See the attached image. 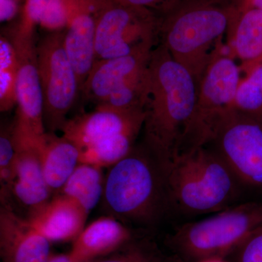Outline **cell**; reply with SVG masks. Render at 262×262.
<instances>
[{"mask_svg":"<svg viewBox=\"0 0 262 262\" xmlns=\"http://www.w3.org/2000/svg\"><path fill=\"white\" fill-rule=\"evenodd\" d=\"M198 83L163 45L151 52L142 145L166 173L192 117Z\"/></svg>","mask_w":262,"mask_h":262,"instance_id":"1","label":"cell"},{"mask_svg":"<svg viewBox=\"0 0 262 262\" xmlns=\"http://www.w3.org/2000/svg\"><path fill=\"white\" fill-rule=\"evenodd\" d=\"M158 40L172 57L185 67L199 82L202 75L222 48L221 39L228 32L235 13L224 0H176L160 8Z\"/></svg>","mask_w":262,"mask_h":262,"instance_id":"2","label":"cell"},{"mask_svg":"<svg viewBox=\"0 0 262 262\" xmlns=\"http://www.w3.org/2000/svg\"><path fill=\"white\" fill-rule=\"evenodd\" d=\"M170 211L211 214L243 202L246 192L229 165L208 146L176 155L165 173Z\"/></svg>","mask_w":262,"mask_h":262,"instance_id":"3","label":"cell"},{"mask_svg":"<svg viewBox=\"0 0 262 262\" xmlns=\"http://www.w3.org/2000/svg\"><path fill=\"white\" fill-rule=\"evenodd\" d=\"M106 211L123 223L148 227L169 208L165 173L144 146H134L111 167L102 198Z\"/></svg>","mask_w":262,"mask_h":262,"instance_id":"4","label":"cell"},{"mask_svg":"<svg viewBox=\"0 0 262 262\" xmlns=\"http://www.w3.org/2000/svg\"><path fill=\"white\" fill-rule=\"evenodd\" d=\"M261 227L262 201H243L203 220L179 226L167 244L177 262L226 258Z\"/></svg>","mask_w":262,"mask_h":262,"instance_id":"5","label":"cell"},{"mask_svg":"<svg viewBox=\"0 0 262 262\" xmlns=\"http://www.w3.org/2000/svg\"><path fill=\"white\" fill-rule=\"evenodd\" d=\"M239 83L238 67L221 48L198 82L195 106L177 155L211 142L224 117L234 106Z\"/></svg>","mask_w":262,"mask_h":262,"instance_id":"6","label":"cell"},{"mask_svg":"<svg viewBox=\"0 0 262 262\" xmlns=\"http://www.w3.org/2000/svg\"><path fill=\"white\" fill-rule=\"evenodd\" d=\"M206 146L223 158L246 192L262 194L261 117L234 106Z\"/></svg>","mask_w":262,"mask_h":262,"instance_id":"7","label":"cell"},{"mask_svg":"<svg viewBox=\"0 0 262 262\" xmlns=\"http://www.w3.org/2000/svg\"><path fill=\"white\" fill-rule=\"evenodd\" d=\"M65 32H52L37 45L46 132L61 130L80 90L78 78L64 47Z\"/></svg>","mask_w":262,"mask_h":262,"instance_id":"8","label":"cell"},{"mask_svg":"<svg viewBox=\"0 0 262 262\" xmlns=\"http://www.w3.org/2000/svg\"><path fill=\"white\" fill-rule=\"evenodd\" d=\"M158 40V17L149 8L108 0L96 15V61L127 56Z\"/></svg>","mask_w":262,"mask_h":262,"instance_id":"9","label":"cell"},{"mask_svg":"<svg viewBox=\"0 0 262 262\" xmlns=\"http://www.w3.org/2000/svg\"><path fill=\"white\" fill-rule=\"evenodd\" d=\"M35 26L21 19L12 32L17 59V116L14 130L21 139L37 142L46 133L43 120V97L39 67L37 44L34 41Z\"/></svg>","mask_w":262,"mask_h":262,"instance_id":"10","label":"cell"},{"mask_svg":"<svg viewBox=\"0 0 262 262\" xmlns=\"http://www.w3.org/2000/svg\"><path fill=\"white\" fill-rule=\"evenodd\" d=\"M145 111H124L107 106H96L91 113L67 120L62 127L63 136L80 150L96 141L117 135L142 130Z\"/></svg>","mask_w":262,"mask_h":262,"instance_id":"11","label":"cell"},{"mask_svg":"<svg viewBox=\"0 0 262 262\" xmlns=\"http://www.w3.org/2000/svg\"><path fill=\"white\" fill-rule=\"evenodd\" d=\"M15 137L17 156L14 173L9 186L1 190V198L11 196L18 204L28 210L29 216L51 200L53 190L46 182L36 144L20 139L15 134Z\"/></svg>","mask_w":262,"mask_h":262,"instance_id":"12","label":"cell"},{"mask_svg":"<svg viewBox=\"0 0 262 262\" xmlns=\"http://www.w3.org/2000/svg\"><path fill=\"white\" fill-rule=\"evenodd\" d=\"M51 242L27 218L2 202L0 208V256L2 262H46Z\"/></svg>","mask_w":262,"mask_h":262,"instance_id":"13","label":"cell"},{"mask_svg":"<svg viewBox=\"0 0 262 262\" xmlns=\"http://www.w3.org/2000/svg\"><path fill=\"white\" fill-rule=\"evenodd\" d=\"M153 47L146 46L127 56L95 62L82 90L84 96L96 105L102 103L147 70Z\"/></svg>","mask_w":262,"mask_h":262,"instance_id":"14","label":"cell"},{"mask_svg":"<svg viewBox=\"0 0 262 262\" xmlns=\"http://www.w3.org/2000/svg\"><path fill=\"white\" fill-rule=\"evenodd\" d=\"M107 1L83 0L66 27L65 50L77 73L80 91L96 62V15Z\"/></svg>","mask_w":262,"mask_h":262,"instance_id":"15","label":"cell"},{"mask_svg":"<svg viewBox=\"0 0 262 262\" xmlns=\"http://www.w3.org/2000/svg\"><path fill=\"white\" fill-rule=\"evenodd\" d=\"M88 215L77 202L60 193L27 219L50 242H68L83 230Z\"/></svg>","mask_w":262,"mask_h":262,"instance_id":"16","label":"cell"},{"mask_svg":"<svg viewBox=\"0 0 262 262\" xmlns=\"http://www.w3.org/2000/svg\"><path fill=\"white\" fill-rule=\"evenodd\" d=\"M132 231L115 217H101L84 227L73 241L70 252L83 262L107 256L130 243Z\"/></svg>","mask_w":262,"mask_h":262,"instance_id":"17","label":"cell"},{"mask_svg":"<svg viewBox=\"0 0 262 262\" xmlns=\"http://www.w3.org/2000/svg\"><path fill=\"white\" fill-rule=\"evenodd\" d=\"M35 144L48 186L61 190L80 163V148L63 136L47 132Z\"/></svg>","mask_w":262,"mask_h":262,"instance_id":"18","label":"cell"},{"mask_svg":"<svg viewBox=\"0 0 262 262\" xmlns=\"http://www.w3.org/2000/svg\"><path fill=\"white\" fill-rule=\"evenodd\" d=\"M229 46L247 63L262 60V10L247 8L236 13L228 32Z\"/></svg>","mask_w":262,"mask_h":262,"instance_id":"19","label":"cell"},{"mask_svg":"<svg viewBox=\"0 0 262 262\" xmlns=\"http://www.w3.org/2000/svg\"><path fill=\"white\" fill-rule=\"evenodd\" d=\"M105 178L102 168L80 163L60 192L77 202L89 213L102 200Z\"/></svg>","mask_w":262,"mask_h":262,"instance_id":"20","label":"cell"},{"mask_svg":"<svg viewBox=\"0 0 262 262\" xmlns=\"http://www.w3.org/2000/svg\"><path fill=\"white\" fill-rule=\"evenodd\" d=\"M83 0H27L23 18L51 32L66 28L76 9Z\"/></svg>","mask_w":262,"mask_h":262,"instance_id":"21","label":"cell"},{"mask_svg":"<svg viewBox=\"0 0 262 262\" xmlns=\"http://www.w3.org/2000/svg\"><path fill=\"white\" fill-rule=\"evenodd\" d=\"M137 134H117L96 141L81 150L80 163L100 168L112 167L130 153Z\"/></svg>","mask_w":262,"mask_h":262,"instance_id":"22","label":"cell"},{"mask_svg":"<svg viewBox=\"0 0 262 262\" xmlns=\"http://www.w3.org/2000/svg\"><path fill=\"white\" fill-rule=\"evenodd\" d=\"M18 59L13 42L5 36L0 37V110L10 111L17 105Z\"/></svg>","mask_w":262,"mask_h":262,"instance_id":"23","label":"cell"},{"mask_svg":"<svg viewBox=\"0 0 262 262\" xmlns=\"http://www.w3.org/2000/svg\"><path fill=\"white\" fill-rule=\"evenodd\" d=\"M90 262H177L164 255L158 246L149 239H134L107 256Z\"/></svg>","mask_w":262,"mask_h":262,"instance_id":"24","label":"cell"},{"mask_svg":"<svg viewBox=\"0 0 262 262\" xmlns=\"http://www.w3.org/2000/svg\"><path fill=\"white\" fill-rule=\"evenodd\" d=\"M234 106L239 111L262 117V64L254 67L247 79L239 83Z\"/></svg>","mask_w":262,"mask_h":262,"instance_id":"25","label":"cell"},{"mask_svg":"<svg viewBox=\"0 0 262 262\" xmlns=\"http://www.w3.org/2000/svg\"><path fill=\"white\" fill-rule=\"evenodd\" d=\"M17 144L13 123L9 126L2 127L0 134V182L1 190L6 189L13 179Z\"/></svg>","mask_w":262,"mask_h":262,"instance_id":"26","label":"cell"},{"mask_svg":"<svg viewBox=\"0 0 262 262\" xmlns=\"http://www.w3.org/2000/svg\"><path fill=\"white\" fill-rule=\"evenodd\" d=\"M230 256L231 262H262V227L250 234Z\"/></svg>","mask_w":262,"mask_h":262,"instance_id":"27","label":"cell"},{"mask_svg":"<svg viewBox=\"0 0 262 262\" xmlns=\"http://www.w3.org/2000/svg\"><path fill=\"white\" fill-rule=\"evenodd\" d=\"M116 4L140 8H158L168 4L171 0H110Z\"/></svg>","mask_w":262,"mask_h":262,"instance_id":"28","label":"cell"},{"mask_svg":"<svg viewBox=\"0 0 262 262\" xmlns=\"http://www.w3.org/2000/svg\"><path fill=\"white\" fill-rule=\"evenodd\" d=\"M18 12L17 0H0L1 22L8 21L14 18Z\"/></svg>","mask_w":262,"mask_h":262,"instance_id":"29","label":"cell"},{"mask_svg":"<svg viewBox=\"0 0 262 262\" xmlns=\"http://www.w3.org/2000/svg\"><path fill=\"white\" fill-rule=\"evenodd\" d=\"M46 262H83L70 252L62 254H52Z\"/></svg>","mask_w":262,"mask_h":262,"instance_id":"30","label":"cell"},{"mask_svg":"<svg viewBox=\"0 0 262 262\" xmlns=\"http://www.w3.org/2000/svg\"><path fill=\"white\" fill-rule=\"evenodd\" d=\"M198 262H231L226 259L225 257H213L206 258Z\"/></svg>","mask_w":262,"mask_h":262,"instance_id":"31","label":"cell"}]
</instances>
